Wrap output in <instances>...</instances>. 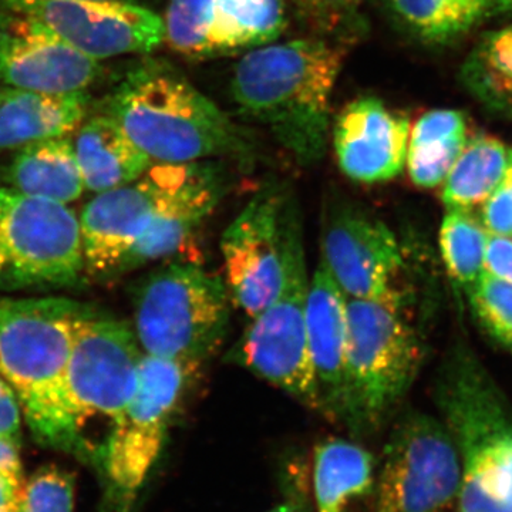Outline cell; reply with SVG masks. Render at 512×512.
I'll return each mask as SVG.
<instances>
[{"instance_id":"e0dca14e","label":"cell","mask_w":512,"mask_h":512,"mask_svg":"<svg viewBox=\"0 0 512 512\" xmlns=\"http://www.w3.org/2000/svg\"><path fill=\"white\" fill-rule=\"evenodd\" d=\"M410 123L377 97L350 101L335 121L333 147L342 173L356 183L393 180L406 165Z\"/></svg>"},{"instance_id":"8992f818","label":"cell","mask_w":512,"mask_h":512,"mask_svg":"<svg viewBox=\"0 0 512 512\" xmlns=\"http://www.w3.org/2000/svg\"><path fill=\"white\" fill-rule=\"evenodd\" d=\"M198 367L143 356L137 392L93 457L101 481L97 512L134 511Z\"/></svg>"},{"instance_id":"277c9868","label":"cell","mask_w":512,"mask_h":512,"mask_svg":"<svg viewBox=\"0 0 512 512\" xmlns=\"http://www.w3.org/2000/svg\"><path fill=\"white\" fill-rule=\"evenodd\" d=\"M406 308L403 289L383 299H348L342 424L355 436L382 426L419 370L421 343Z\"/></svg>"},{"instance_id":"3957f363","label":"cell","mask_w":512,"mask_h":512,"mask_svg":"<svg viewBox=\"0 0 512 512\" xmlns=\"http://www.w3.org/2000/svg\"><path fill=\"white\" fill-rule=\"evenodd\" d=\"M109 116L153 163L251 160V137L165 63L128 73L110 99Z\"/></svg>"},{"instance_id":"1f68e13d","label":"cell","mask_w":512,"mask_h":512,"mask_svg":"<svg viewBox=\"0 0 512 512\" xmlns=\"http://www.w3.org/2000/svg\"><path fill=\"white\" fill-rule=\"evenodd\" d=\"M467 141V134H460L443 140L409 144L406 164L413 183L421 188H433L443 183Z\"/></svg>"},{"instance_id":"ee69618b","label":"cell","mask_w":512,"mask_h":512,"mask_svg":"<svg viewBox=\"0 0 512 512\" xmlns=\"http://www.w3.org/2000/svg\"><path fill=\"white\" fill-rule=\"evenodd\" d=\"M510 156L512 157V150L510 151Z\"/></svg>"},{"instance_id":"52a82bcc","label":"cell","mask_w":512,"mask_h":512,"mask_svg":"<svg viewBox=\"0 0 512 512\" xmlns=\"http://www.w3.org/2000/svg\"><path fill=\"white\" fill-rule=\"evenodd\" d=\"M227 284L194 261L158 268L138 289L134 333L144 355L201 366L224 343Z\"/></svg>"},{"instance_id":"4dcf8cb0","label":"cell","mask_w":512,"mask_h":512,"mask_svg":"<svg viewBox=\"0 0 512 512\" xmlns=\"http://www.w3.org/2000/svg\"><path fill=\"white\" fill-rule=\"evenodd\" d=\"M303 18L323 39L346 46L365 32L363 0H296Z\"/></svg>"},{"instance_id":"cb8c5ba5","label":"cell","mask_w":512,"mask_h":512,"mask_svg":"<svg viewBox=\"0 0 512 512\" xmlns=\"http://www.w3.org/2000/svg\"><path fill=\"white\" fill-rule=\"evenodd\" d=\"M286 22L285 0H214L208 30L210 56L271 45L284 32Z\"/></svg>"},{"instance_id":"ab89813d","label":"cell","mask_w":512,"mask_h":512,"mask_svg":"<svg viewBox=\"0 0 512 512\" xmlns=\"http://www.w3.org/2000/svg\"><path fill=\"white\" fill-rule=\"evenodd\" d=\"M19 443L0 436V471H16L22 473L20 463Z\"/></svg>"},{"instance_id":"9a60e30c","label":"cell","mask_w":512,"mask_h":512,"mask_svg":"<svg viewBox=\"0 0 512 512\" xmlns=\"http://www.w3.org/2000/svg\"><path fill=\"white\" fill-rule=\"evenodd\" d=\"M348 299H383L402 291L399 242L384 222L345 205L332 211L322 232V256Z\"/></svg>"},{"instance_id":"d4e9b609","label":"cell","mask_w":512,"mask_h":512,"mask_svg":"<svg viewBox=\"0 0 512 512\" xmlns=\"http://www.w3.org/2000/svg\"><path fill=\"white\" fill-rule=\"evenodd\" d=\"M510 164V153L501 141L477 136L467 141L444 183L447 210H473L493 194Z\"/></svg>"},{"instance_id":"8fae6325","label":"cell","mask_w":512,"mask_h":512,"mask_svg":"<svg viewBox=\"0 0 512 512\" xmlns=\"http://www.w3.org/2000/svg\"><path fill=\"white\" fill-rule=\"evenodd\" d=\"M460 481V454L446 424L406 414L384 447L375 512L446 511L456 504Z\"/></svg>"},{"instance_id":"7402d4cb","label":"cell","mask_w":512,"mask_h":512,"mask_svg":"<svg viewBox=\"0 0 512 512\" xmlns=\"http://www.w3.org/2000/svg\"><path fill=\"white\" fill-rule=\"evenodd\" d=\"M73 143L84 187L96 194L133 183L154 164L109 114L86 121Z\"/></svg>"},{"instance_id":"836d02e7","label":"cell","mask_w":512,"mask_h":512,"mask_svg":"<svg viewBox=\"0 0 512 512\" xmlns=\"http://www.w3.org/2000/svg\"><path fill=\"white\" fill-rule=\"evenodd\" d=\"M481 224L488 234L512 237V157L503 180L483 202Z\"/></svg>"},{"instance_id":"7a4b0ae2","label":"cell","mask_w":512,"mask_h":512,"mask_svg":"<svg viewBox=\"0 0 512 512\" xmlns=\"http://www.w3.org/2000/svg\"><path fill=\"white\" fill-rule=\"evenodd\" d=\"M89 306L64 298L0 299V375L40 446L84 461L66 394L74 332Z\"/></svg>"},{"instance_id":"8d00e7d4","label":"cell","mask_w":512,"mask_h":512,"mask_svg":"<svg viewBox=\"0 0 512 512\" xmlns=\"http://www.w3.org/2000/svg\"><path fill=\"white\" fill-rule=\"evenodd\" d=\"M484 271L512 285V239L488 234L485 245Z\"/></svg>"},{"instance_id":"f1b7e54d","label":"cell","mask_w":512,"mask_h":512,"mask_svg":"<svg viewBox=\"0 0 512 512\" xmlns=\"http://www.w3.org/2000/svg\"><path fill=\"white\" fill-rule=\"evenodd\" d=\"M214 0H168L165 40L175 52L191 59L210 56V30Z\"/></svg>"},{"instance_id":"60d3db41","label":"cell","mask_w":512,"mask_h":512,"mask_svg":"<svg viewBox=\"0 0 512 512\" xmlns=\"http://www.w3.org/2000/svg\"><path fill=\"white\" fill-rule=\"evenodd\" d=\"M468 12L473 13L476 18H484L485 15L490 13V0H456Z\"/></svg>"},{"instance_id":"ba28073f","label":"cell","mask_w":512,"mask_h":512,"mask_svg":"<svg viewBox=\"0 0 512 512\" xmlns=\"http://www.w3.org/2000/svg\"><path fill=\"white\" fill-rule=\"evenodd\" d=\"M309 279L301 224L292 201L286 217L284 285L268 308L249 319L248 328L231 350L229 360L319 412L318 387L306 332Z\"/></svg>"},{"instance_id":"74e56055","label":"cell","mask_w":512,"mask_h":512,"mask_svg":"<svg viewBox=\"0 0 512 512\" xmlns=\"http://www.w3.org/2000/svg\"><path fill=\"white\" fill-rule=\"evenodd\" d=\"M22 409L15 390L8 380L0 375V436L20 444Z\"/></svg>"},{"instance_id":"ac0fdd59","label":"cell","mask_w":512,"mask_h":512,"mask_svg":"<svg viewBox=\"0 0 512 512\" xmlns=\"http://www.w3.org/2000/svg\"><path fill=\"white\" fill-rule=\"evenodd\" d=\"M306 332L318 387L319 413L342 424L346 403L348 298L322 261L309 279Z\"/></svg>"},{"instance_id":"e575fe53","label":"cell","mask_w":512,"mask_h":512,"mask_svg":"<svg viewBox=\"0 0 512 512\" xmlns=\"http://www.w3.org/2000/svg\"><path fill=\"white\" fill-rule=\"evenodd\" d=\"M302 457L289 461L282 473V500L265 512H312L309 471Z\"/></svg>"},{"instance_id":"603a6c76","label":"cell","mask_w":512,"mask_h":512,"mask_svg":"<svg viewBox=\"0 0 512 512\" xmlns=\"http://www.w3.org/2000/svg\"><path fill=\"white\" fill-rule=\"evenodd\" d=\"M5 181L8 187L47 200L70 204L83 191L84 181L70 138H50L19 148Z\"/></svg>"},{"instance_id":"ffe728a7","label":"cell","mask_w":512,"mask_h":512,"mask_svg":"<svg viewBox=\"0 0 512 512\" xmlns=\"http://www.w3.org/2000/svg\"><path fill=\"white\" fill-rule=\"evenodd\" d=\"M311 467L316 512H375L377 463L367 448L336 437L320 441Z\"/></svg>"},{"instance_id":"b9f144b4","label":"cell","mask_w":512,"mask_h":512,"mask_svg":"<svg viewBox=\"0 0 512 512\" xmlns=\"http://www.w3.org/2000/svg\"><path fill=\"white\" fill-rule=\"evenodd\" d=\"M512 15V0H490V13Z\"/></svg>"},{"instance_id":"d6986e66","label":"cell","mask_w":512,"mask_h":512,"mask_svg":"<svg viewBox=\"0 0 512 512\" xmlns=\"http://www.w3.org/2000/svg\"><path fill=\"white\" fill-rule=\"evenodd\" d=\"M228 183L224 165L217 161H200L190 180L165 202L144 237L124 256L116 275L183 251L227 194Z\"/></svg>"},{"instance_id":"5bb4252c","label":"cell","mask_w":512,"mask_h":512,"mask_svg":"<svg viewBox=\"0 0 512 512\" xmlns=\"http://www.w3.org/2000/svg\"><path fill=\"white\" fill-rule=\"evenodd\" d=\"M0 9L23 13L92 57L151 53L165 40L164 19L137 3L103 0H0Z\"/></svg>"},{"instance_id":"44dd1931","label":"cell","mask_w":512,"mask_h":512,"mask_svg":"<svg viewBox=\"0 0 512 512\" xmlns=\"http://www.w3.org/2000/svg\"><path fill=\"white\" fill-rule=\"evenodd\" d=\"M89 94L9 89L0 92V151L67 137L83 123Z\"/></svg>"},{"instance_id":"d590c367","label":"cell","mask_w":512,"mask_h":512,"mask_svg":"<svg viewBox=\"0 0 512 512\" xmlns=\"http://www.w3.org/2000/svg\"><path fill=\"white\" fill-rule=\"evenodd\" d=\"M467 134L466 120L456 110H434L424 114L410 131L409 144L427 143Z\"/></svg>"},{"instance_id":"9c48e42d","label":"cell","mask_w":512,"mask_h":512,"mask_svg":"<svg viewBox=\"0 0 512 512\" xmlns=\"http://www.w3.org/2000/svg\"><path fill=\"white\" fill-rule=\"evenodd\" d=\"M143 356L134 329L123 320L97 315L90 309L77 322L66 394L86 463L92 460V427L104 424L109 434L136 394Z\"/></svg>"},{"instance_id":"2e32d148","label":"cell","mask_w":512,"mask_h":512,"mask_svg":"<svg viewBox=\"0 0 512 512\" xmlns=\"http://www.w3.org/2000/svg\"><path fill=\"white\" fill-rule=\"evenodd\" d=\"M99 60L64 42L23 13L0 9V82L36 92H82L96 82Z\"/></svg>"},{"instance_id":"4fadbf2b","label":"cell","mask_w":512,"mask_h":512,"mask_svg":"<svg viewBox=\"0 0 512 512\" xmlns=\"http://www.w3.org/2000/svg\"><path fill=\"white\" fill-rule=\"evenodd\" d=\"M197 164L154 163L133 183L99 192L80 217L84 271L94 278L116 275L124 256L144 237L165 202L190 180Z\"/></svg>"},{"instance_id":"6da1fadb","label":"cell","mask_w":512,"mask_h":512,"mask_svg":"<svg viewBox=\"0 0 512 512\" xmlns=\"http://www.w3.org/2000/svg\"><path fill=\"white\" fill-rule=\"evenodd\" d=\"M343 57V46L323 37L256 47L235 66L232 100L299 164H316L328 150L330 99Z\"/></svg>"},{"instance_id":"d6a6232c","label":"cell","mask_w":512,"mask_h":512,"mask_svg":"<svg viewBox=\"0 0 512 512\" xmlns=\"http://www.w3.org/2000/svg\"><path fill=\"white\" fill-rule=\"evenodd\" d=\"M76 480L59 466L39 468L23 485L20 512H73Z\"/></svg>"},{"instance_id":"484cf974","label":"cell","mask_w":512,"mask_h":512,"mask_svg":"<svg viewBox=\"0 0 512 512\" xmlns=\"http://www.w3.org/2000/svg\"><path fill=\"white\" fill-rule=\"evenodd\" d=\"M464 80L488 106L512 109V28L488 33L481 39L468 57Z\"/></svg>"},{"instance_id":"7bdbcfd3","label":"cell","mask_w":512,"mask_h":512,"mask_svg":"<svg viewBox=\"0 0 512 512\" xmlns=\"http://www.w3.org/2000/svg\"><path fill=\"white\" fill-rule=\"evenodd\" d=\"M103 2H126V3H137V5H140L141 0H103Z\"/></svg>"},{"instance_id":"30bf717a","label":"cell","mask_w":512,"mask_h":512,"mask_svg":"<svg viewBox=\"0 0 512 512\" xmlns=\"http://www.w3.org/2000/svg\"><path fill=\"white\" fill-rule=\"evenodd\" d=\"M83 271L82 231L74 211L0 185V288L70 286Z\"/></svg>"},{"instance_id":"4316f807","label":"cell","mask_w":512,"mask_h":512,"mask_svg":"<svg viewBox=\"0 0 512 512\" xmlns=\"http://www.w3.org/2000/svg\"><path fill=\"white\" fill-rule=\"evenodd\" d=\"M441 252L451 278L467 293L484 274L487 231L471 210H447L440 231Z\"/></svg>"},{"instance_id":"f35d334b","label":"cell","mask_w":512,"mask_h":512,"mask_svg":"<svg viewBox=\"0 0 512 512\" xmlns=\"http://www.w3.org/2000/svg\"><path fill=\"white\" fill-rule=\"evenodd\" d=\"M23 485L22 473L0 471V512H20Z\"/></svg>"},{"instance_id":"5b68a950","label":"cell","mask_w":512,"mask_h":512,"mask_svg":"<svg viewBox=\"0 0 512 512\" xmlns=\"http://www.w3.org/2000/svg\"><path fill=\"white\" fill-rule=\"evenodd\" d=\"M461 461L456 512H512V416L473 360L451 365L440 396Z\"/></svg>"},{"instance_id":"7c38bea8","label":"cell","mask_w":512,"mask_h":512,"mask_svg":"<svg viewBox=\"0 0 512 512\" xmlns=\"http://www.w3.org/2000/svg\"><path fill=\"white\" fill-rule=\"evenodd\" d=\"M292 197L285 184L264 185L221 237L225 284L248 319L268 308L284 285L286 217Z\"/></svg>"},{"instance_id":"83f0119b","label":"cell","mask_w":512,"mask_h":512,"mask_svg":"<svg viewBox=\"0 0 512 512\" xmlns=\"http://www.w3.org/2000/svg\"><path fill=\"white\" fill-rule=\"evenodd\" d=\"M396 18L427 42L447 43L478 22L456 0H387Z\"/></svg>"},{"instance_id":"f546056e","label":"cell","mask_w":512,"mask_h":512,"mask_svg":"<svg viewBox=\"0 0 512 512\" xmlns=\"http://www.w3.org/2000/svg\"><path fill=\"white\" fill-rule=\"evenodd\" d=\"M468 299L488 335L512 353V285L484 272Z\"/></svg>"}]
</instances>
